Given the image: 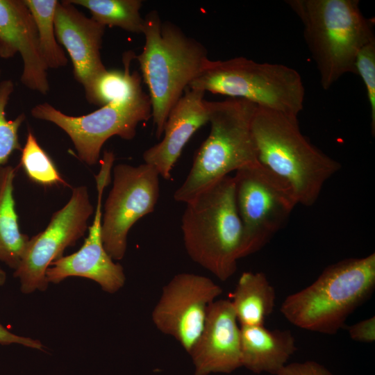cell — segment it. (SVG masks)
Segmentation results:
<instances>
[{
	"label": "cell",
	"mask_w": 375,
	"mask_h": 375,
	"mask_svg": "<svg viewBox=\"0 0 375 375\" xmlns=\"http://www.w3.org/2000/svg\"><path fill=\"white\" fill-rule=\"evenodd\" d=\"M142 34L145 42L135 56L149 89L156 137L162 136L170 110L208 61L207 50L177 25L148 12Z\"/></svg>",
	"instance_id": "cell-1"
},
{
	"label": "cell",
	"mask_w": 375,
	"mask_h": 375,
	"mask_svg": "<svg viewBox=\"0 0 375 375\" xmlns=\"http://www.w3.org/2000/svg\"><path fill=\"white\" fill-rule=\"evenodd\" d=\"M303 26V38L319 74L329 89L343 75L356 74L358 51L375 40L374 23L358 0H286Z\"/></svg>",
	"instance_id": "cell-2"
},
{
	"label": "cell",
	"mask_w": 375,
	"mask_h": 375,
	"mask_svg": "<svg viewBox=\"0 0 375 375\" xmlns=\"http://www.w3.org/2000/svg\"><path fill=\"white\" fill-rule=\"evenodd\" d=\"M251 129L259 162L289 183L298 203L313 205L340 164L307 140L297 117L257 106Z\"/></svg>",
	"instance_id": "cell-3"
},
{
	"label": "cell",
	"mask_w": 375,
	"mask_h": 375,
	"mask_svg": "<svg viewBox=\"0 0 375 375\" xmlns=\"http://www.w3.org/2000/svg\"><path fill=\"white\" fill-rule=\"evenodd\" d=\"M181 230L194 262L222 281L235 273L238 260L243 258V228L233 177H223L186 203Z\"/></svg>",
	"instance_id": "cell-4"
},
{
	"label": "cell",
	"mask_w": 375,
	"mask_h": 375,
	"mask_svg": "<svg viewBox=\"0 0 375 375\" xmlns=\"http://www.w3.org/2000/svg\"><path fill=\"white\" fill-rule=\"evenodd\" d=\"M374 288V253L342 260L327 267L310 285L288 295L281 312L298 328L334 335Z\"/></svg>",
	"instance_id": "cell-5"
},
{
	"label": "cell",
	"mask_w": 375,
	"mask_h": 375,
	"mask_svg": "<svg viewBox=\"0 0 375 375\" xmlns=\"http://www.w3.org/2000/svg\"><path fill=\"white\" fill-rule=\"evenodd\" d=\"M210 133L174 192L176 201L186 203L230 172L259 162L251 129L258 106L235 98L210 101Z\"/></svg>",
	"instance_id": "cell-6"
},
{
	"label": "cell",
	"mask_w": 375,
	"mask_h": 375,
	"mask_svg": "<svg viewBox=\"0 0 375 375\" xmlns=\"http://www.w3.org/2000/svg\"><path fill=\"white\" fill-rule=\"evenodd\" d=\"M189 88L244 99L297 117L305 95L302 78L295 69L244 57L209 59Z\"/></svg>",
	"instance_id": "cell-7"
},
{
	"label": "cell",
	"mask_w": 375,
	"mask_h": 375,
	"mask_svg": "<svg viewBox=\"0 0 375 375\" xmlns=\"http://www.w3.org/2000/svg\"><path fill=\"white\" fill-rule=\"evenodd\" d=\"M233 178L244 258L270 240L298 203L289 183L259 162L237 170Z\"/></svg>",
	"instance_id": "cell-8"
},
{
	"label": "cell",
	"mask_w": 375,
	"mask_h": 375,
	"mask_svg": "<svg viewBox=\"0 0 375 375\" xmlns=\"http://www.w3.org/2000/svg\"><path fill=\"white\" fill-rule=\"evenodd\" d=\"M31 114L66 133L79 159L91 166L98 162L103 145L111 137L134 138L138 124L151 118V103L149 94L143 92L129 102L109 103L85 115H66L47 102L35 106Z\"/></svg>",
	"instance_id": "cell-9"
},
{
	"label": "cell",
	"mask_w": 375,
	"mask_h": 375,
	"mask_svg": "<svg viewBox=\"0 0 375 375\" xmlns=\"http://www.w3.org/2000/svg\"><path fill=\"white\" fill-rule=\"evenodd\" d=\"M159 174L151 165L118 164L102 213L103 247L114 260L126 252L128 233L140 218L152 212L160 194Z\"/></svg>",
	"instance_id": "cell-10"
},
{
	"label": "cell",
	"mask_w": 375,
	"mask_h": 375,
	"mask_svg": "<svg viewBox=\"0 0 375 375\" xmlns=\"http://www.w3.org/2000/svg\"><path fill=\"white\" fill-rule=\"evenodd\" d=\"M94 210L88 188H74L68 202L52 215L46 228L29 239L13 274L20 282L22 293L47 290V269L54 260L63 256L66 248L74 246L85 235Z\"/></svg>",
	"instance_id": "cell-11"
},
{
	"label": "cell",
	"mask_w": 375,
	"mask_h": 375,
	"mask_svg": "<svg viewBox=\"0 0 375 375\" xmlns=\"http://www.w3.org/2000/svg\"><path fill=\"white\" fill-rule=\"evenodd\" d=\"M222 292L219 285L205 276L178 274L162 288L152 310V322L190 354L203 330L210 304Z\"/></svg>",
	"instance_id": "cell-12"
},
{
	"label": "cell",
	"mask_w": 375,
	"mask_h": 375,
	"mask_svg": "<svg viewBox=\"0 0 375 375\" xmlns=\"http://www.w3.org/2000/svg\"><path fill=\"white\" fill-rule=\"evenodd\" d=\"M97 203L93 222L82 247L75 253L54 260L46 272L49 283H59L68 277L78 276L97 283L110 294L118 292L125 284L122 266L106 251L101 238L102 197L108 181L103 177L96 179Z\"/></svg>",
	"instance_id": "cell-13"
},
{
	"label": "cell",
	"mask_w": 375,
	"mask_h": 375,
	"mask_svg": "<svg viewBox=\"0 0 375 375\" xmlns=\"http://www.w3.org/2000/svg\"><path fill=\"white\" fill-rule=\"evenodd\" d=\"M54 26L57 40L68 53L74 78L83 85L86 98L95 80L107 69L101 57L106 27L86 17L68 0L58 1Z\"/></svg>",
	"instance_id": "cell-14"
},
{
	"label": "cell",
	"mask_w": 375,
	"mask_h": 375,
	"mask_svg": "<svg viewBox=\"0 0 375 375\" xmlns=\"http://www.w3.org/2000/svg\"><path fill=\"white\" fill-rule=\"evenodd\" d=\"M17 53L23 61L22 83L47 94L49 69L41 54L33 17L24 0H0V58L8 59Z\"/></svg>",
	"instance_id": "cell-15"
},
{
	"label": "cell",
	"mask_w": 375,
	"mask_h": 375,
	"mask_svg": "<svg viewBox=\"0 0 375 375\" xmlns=\"http://www.w3.org/2000/svg\"><path fill=\"white\" fill-rule=\"evenodd\" d=\"M230 300L213 301L190 355L195 375L231 373L242 367L240 327Z\"/></svg>",
	"instance_id": "cell-16"
},
{
	"label": "cell",
	"mask_w": 375,
	"mask_h": 375,
	"mask_svg": "<svg viewBox=\"0 0 375 375\" xmlns=\"http://www.w3.org/2000/svg\"><path fill=\"white\" fill-rule=\"evenodd\" d=\"M204 92L188 88L170 110L165 124L163 138L143 153L144 163L153 166L166 180L182 151L202 126L209 122L210 101Z\"/></svg>",
	"instance_id": "cell-17"
},
{
	"label": "cell",
	"mask_w": 375,
	"mask_h": 375,
	"mask_svg": "<svg viewBox=\"0 0 375 375\" xmlns=\"http://www.w3.org/2000/svg\"><path fill=\"white\" fill-rule=\"evenodd\" d=\"M296 350L295 339L288 330L240 326L242 367L254 373L276 375Z\"/></svg>",
	"instance_id": "cell-18"
},
{
	"label": "cell",
	"mask_w": 375,
	"mask_h": 375,
	"mask_svg": "<svg viewBox=\"0 0 375 375\" xmlns=\"http://www.w3.org/2000/svg\"><path fill=\"white\" fill-rule=\"evenodd\" d=\"M16 169L0 167V262L15 270L26 251L30 238L21 232L13 196Z\"/></svg>",
	"instance_id": "cell-19"
},
{
	"label": "cell",
	"mask_w": 375,
	"mask_h": 375,
	"mask_svg": "<svg viewBox=\"0 0 375 375\" xmlns=\"http://www.w3.org/2000/svg\"><path fill=\"white\" fill-rule=\"evenodd\" d=\"M275 299L274 288L265 274L244 272L230 301L240 326H258L273 312Z\"/></svg>",
	"instance_id": "cell-20"
},
{
	"label": "cell",
	"mask_w": 375,
	"mask_h": 375,
	"mask_svg": "<svg viewBox=\"0 0 375 375\" xmlns=\"http://www.w3.org/2000/svg\"><path fill=\"white\" fill-rule=\"evenodd\" d=\"M135 58L133 51L125 52L122 57L124 70L106 69L95 80L87 101L101 107L109 103H127L143 93L142 76L137 71H130Z\"/></svg>",
	"instance_id": "cell-21"
},
{
	"label": "cell",
	"mask_w": 375,
	"mask_h": 375,
	"mask_svg": "<svg viewBox=\"0 0 375 375\" xmlns=\"http://www.w3.org/2000/svg\"><path fill=\"white\" fill-rule=\"evenodd\" d=\"M87 8L92 18L105 27H118L142 33L144 19L140 15L141 0H68Z\"/></svg>",
	"instance_id": "cell-22"
},
{
	"label": "cell",
	"mask_w": 375,
	"mask_h": 375,
	"mask_svg": "<svg viewBox=\"0 0 375 375\" xmlns=\"http://www.w3.org/2000/svg\"><path fill=\"white\" fill-rule=\"evenodd\" d=\"M36 26L39 46L48 69H58L68 62L64 49L58 43L54 26L57 0H24Z\"/></svg>",
	"instance_id": "cell-23"
},
{
	"label": "cell",
	"mask_w": 375,
	"mask_h": 375,
	"mask_svg": "<svg viewBox=\"0 0 375 375\" xmlns=\"http://www.w3.org/2000/svg\"><path fill=\"white\" fill-rule=\"evenodd\" d=\"M20 165L29 179L43 186L65 184L53 160L40 147L31 130L22 149Z\"/></svg>",
	"instance_id": "cell-24"
},
{
	"label": "cell",
	"mask_w": 375,
	"mask_h": 375,
	"mask_svg": "<svg viewBox=\"0 0 375 375\" xmlns=\"http://www.w3.org/2000/svg\"><path fill=\"white\" fill-rule=\"evenodd\" d=\"M14 83L10 79L0 83V167L4 166L11 154L22 147L19 141V129L24 121V113L14 119H7L6 108L14 91Z\"/></svg>",
	"instance_id": "cell-25"
},
{
	"label": "cell",
	"mask_w": 375,
	"mask_h": 375,
	"mask_svg": "<svg viewBox=\"0 0 375 375\" xmlns=\"http://www.w3.org/2000/svg\"><path fill=\"white\" fill-rule=\"evenodd\" d=\"M355 69L365 85L370 107L372 132H375V40L365 44L358 53Z\"/></svg>",
	"instance_id": "cell-26"
},
{
	"label": "cell",
	"mask_w": 375,
	"mask_h": 375,
	"mask_svg": "<svg viewBox=\"0 0 375 375\" xmlns=\"http://www.w3.org/2000/svg\"><path fill=\"white\" fill-rule=\"evenodd\" d=\"M276 375H333L315 361L294 362L285 365Z\"/></svg>",
	"instance_id": "cell-27"
},
{
	"label": "cell",
	"mask_w": 375,
	"mask_h": 375,
	"mask_svg": "<svg viewBox=\"0 0 375 375\" xmlns=\"http://www.w3.org/2000/svg\"><path fill=\"white\" fill-rule=\"evenodd\" d=\"M349 335L354 341L371 343L375 340V317L360 321L347 328Z\"/></svg>",
	"instance_id": "cell-28"
},
{
	"label": "cell",
	"mask_w": 375,
	"mask_h": 375,
	"mask_svg": "<svg viewBox=\"0 0 375 375\" xmlns=\"http://www.w3.org/2000/svg\"><path fill=\"white\" fill-rule=\"evenodd\" d=\"M0 344L8 345L11 344H18L24 347L42 350L43 345L38 340L31 338L20 336L12 333L5 326L0 324Z\"/></svg>",
	"instance_id": "cell-29"
},
{
	"label": "cell",
	"mask_w": 375,
	"mask_h": 375,
	"mask_svg": "<svg viewBox=\"0 0 375 375\" xmlns=\"http://www.w3.org/2000/svg\"><path fill=\"white\" fill-rule=\"evenodd\" d=\"M6 280V272L0 267V286L4 285Z\"/></svg>",
	"instance_id": "cell-30"
},
{
	"label": "cell",
	"mask_w": 375,
	"mask_h": 375,
	"mask_svg": "<svg viewBox=\"0 0 375 375\" xmlns=\"http://www.w3.org/2000/svg\"><path fill=\"white\" fill-rule=\"evenodd\" d=\"M0 77H1V70H0Z\"/></svg>",
	"instance_id": "cell-31"
}]
</instances>
